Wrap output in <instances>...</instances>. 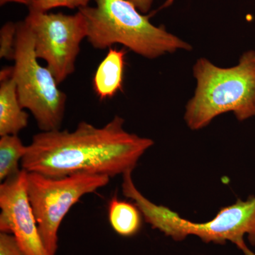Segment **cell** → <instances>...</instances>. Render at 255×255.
<instances>
[{"instance_id":"obj_1","label":"cell","mask_w":255,"mask_h":255,"mask_svg":"<svg viewBox=\"0 0 255 255\" xmlns=\"http://www.w3.org/2000/svg\"><path fill=\"white\" fill-rule=\"evenodd\" d=\"M124 124L116 115L102 127L82 122L71 131L38 132L27 145L21 169L51 177L90 174L112 178L132 172L154 141L128 132Z\"/></svg>"},{"instance_id":"obj_2","label":"cell","mask_w":255,"mask_h":255,"mask_svg":"<svg viewBox=\"0 0 255 255\" xmlns=\"http://www.w3.org/2000/svg\"><path fill=\"white\" fill-rule=\"evenodd\" d=\"M195 94L188 102L184 121L193 130L207 127L221 114L232 112L240 122L255 116V51L242 55L232 68L200 58L194 67Z\"/></svg>"},{"instance_id":"obj_3","label":"cell","mask_w":255,"mask_h":255,"mask_svg":"<svg viewBox=\"0 0 255 255\" xmlns=\"http://www.w3.org/2000/svg\"><path fill=\"white\" fill-rule=\"evenodd\" d=\"M87 23V38L96 49L123 45L144 58L191 50L189 43L156 26L129 0H96V6L78 9Z\"/></svg>"},{"instance_id":"obj_4","label":"cell","mask_w":255,"mask_h":255,"mask_svg":"<svg viewBox=\"0 0 255 255\" xmlns=\"http://www.w3.org/2000/svg\"><path fill=\"white\" fill-rule=\"evenodd\" d=\"M122 191L141 211L145 222L175 241L188 236L200 238L206 243L224 245L231 242L239 247L248 236L251 246H255V196L246 200L238 199L231 205L220 209L214 219L196 223L184 219L175 211L149 200L135 187L132 174L123 176Z\"/></svg>"},{"instance_id":"obj_5","label":"cell","mask_w":255,"mask_h":255,"mask_svg":"<svg viewBox=\"0 0 255 255\" xmlns=\"http://www.w3.org/2000/svg\"><path fill=\"white\" fill-rule=\"evenodd\" d=\"M34 40L26 21L17 22L12 67L20 104L29 111L41 131L59 130L65 116L67 96L47 67L38 62Z\"/></svg>"},{"instance_id":"obj_6","label":"cell","mask_w":255,"mask_h":255,"mask_svg":"<svg viewBox=\"0 0 255 255\" xmlns=\"http://www.w3.org/2000/svg\"><path fill=\"white\" fill-rule=\"evenodd\" d=\"M110 179L99 174H76L51 177L27 172L28 201L49 255H56L58 231L69 211L84 196L106 187Z\"/></svg>"},{"instance_id":"obj_7","label":"cell","mask_w":255,"mask_h":255,"mask_svg":"<svg viewBox=\"0 0 255 255\" xmlns=\"http://www.w3.org/2000/svg\"><path fill=\"white\" fill-rule=\"evenodd\" d=\"M34 40L37 58L44 60L58 85L75 72L80 45L87 38V23L80 11L75 14L29 10L24 20Z\"/></svg>"},{"instance_id":"obj_8","label":"cell","mask_w":255,"mask_h":255,"mask_svg":"<svg viewBox=\"0 0 255 255\" xmlns=\"http://www.w3.org/2000/svg\"><path fill=\"white\" fill-rule=\"evenodd\" d=\"M27 172L0 185V231L11 233L24 255H49L38 229L26 191Z\"/></svg>"},{"instance_id":"obj_9","label":"cell","mask_w":255,"mask_h":255,"mask_svg":"<svg viewBox=\"0 0 255 255\" xmlns=\"http://www.w3.org/2000/svg\"><path fill=\"white\" fill-rule=\"evenodd\" d=\"M28 124V114L18 100L12 68L2 69L0 73V136L18 135Z\"/></svg>"},{"instance_id":"obj_10","label":"cell","mask_w":255,"mask_h":255,"mask_svg":"<svg viewBox=\"0 0 255 255\" xmlns=\"http://www.w3.org/2000/svg\"><path fill=\"white\" fill-rule=\"evenodd\" d=\"M126 51L110 48L99 65L93 80V87L101 100L114 97L123 90Z\"/></svg>"},{"instance_id":"obj_11","label":"cell","mask_w":255,"mask_h":255,"mask_svg":"<svg viewBox=\"0 0 255 255\" xmlns=\"http://www.w3.org/2000/svg\"><path fill=\"white\" fill-rule=\"evenodd\" d=\"M109 221L114 231L123 237H132L140 232L143 216L133 202L112 198L109 204Z\"/></svg>"},{"instance_id":"obj_12","label":"cell","mask_w":255,"mask_h":255,"mask_svg":"<svg viewBox=\"0 0 255 255\" xmlns=\"http://www.w3.org/2000/svg\"><path fill=\"white\" fill-rule=\"evenodd\" d=\"M27 150L18 135H6L0 138V181L1 183L21 172V161Z\"/></svg>"},{"instance_id":"obj_13","label":"cell","mask_w":255,"mask_h":255,"mask_svg":"<svg viewBox=\"0 0 255 255\" xmlns=\"http://www.w3.org/2000/svg\"><path fill=\"white\" fill-rule=\"evenodd\" d=\"M17 36V23L7 22L0 30V58L13 60Z\"/></svg>"},{"instance_id":"obj_14","label":"cell","mask_w":255,"mask_h":255,"mask_svg":"<svg viewBox=\"0 0 255 255\" xmlns=\"http://www.w3.org/2000/svg\"><path fill=\"white\" fill-rule=\"evenodd\" d=\"M90 0H32L28 9L32 11L48 12L49 10L57 7H67L70 9L86 7Z\"/></svg>"},{"instance_id":"obj_15","label":"cell","mask_w":255,"mask_h":255,"mask_svg":"<svg viewBox=\"0 0 255 255\" xmlns=\"http://www.w3.org/2000/svg\"><path fill=\"white\" fill-rule=\"evenodd\" d=\"M0 255H24L11 233H0Z\"/></svg>"},{"instance_id":"obj_16","label":"cell","mask_w":255,"mask_h":255,"mask_svg":"<svg viewBox=\"0 0 255 255\" xmlns=\"http://www.w3.org/2000/svg\"><path fill=\"white\" fill-rule=\"evenodd\" d=\"M130 2L135 5L142 14L148 12L151 9L153 0H129Z\"/></svg>"},{"instance_id":"obj_17","label":"cell","mask_w":255,"mask_h":255,"mask_svg":"<svg viewBox=\"0 0 255 255\" xmlns=\"http://www.w3.org/2000/svg\"><path fill=\"white\" fill-rule=\"evenodd\" d=\"M11 2L18 3V4H24L29 6L31 4L32 0H0L1 6Z\"/></svg>"},{"instance_id":"obj_18","label":"cell","mask_w":255,"mask_h":255,"mask_svg":"<svg viewBox=\"0 0 255 255\" xmlns=\"http://www.w3.org/2000/svg\"><path fill=\"white\" fill-rule=\"evenodd\" d=\"M238 248L243 252V255H255V253H253V252L248 248V246H247L246 242L243 243L241 246L238 247Z\"/></svg>"},{"instance_id":"obj_19","label":"cell","mask_w":255,"mask_h":255,"mask_svg":"<svg viewBox=\"0 0 255 255\" xmlns=\"http://www.w3.org/2000/svg\"><path fill=\"white\" fill-rule=\"evenodd\" d=\"M173 1L174 0H167V1H165V3H164L163 6H161V9H162V8L167 7L169 5L172 4V3L173 2Z\"/></svg>"}]
</instances>
